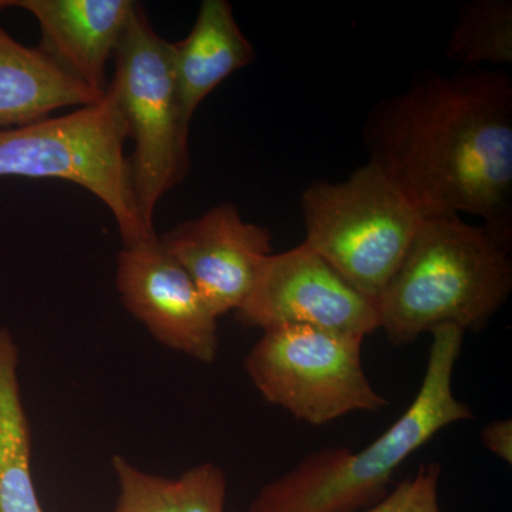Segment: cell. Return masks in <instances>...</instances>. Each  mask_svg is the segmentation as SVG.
<instances>
[{
  "label": "cell",
  "instance_id": "cell-11",
  "mask_svg": "<svg viewBox=\"0 0 512 512\" xmlns=\"http://www.w3.org/2000/svg\"><path fill=\"white\" fill-rule=\"evenodd\" d=\"M133 0H0V9L32 13L39 49L84 86L106 93V69L136 12Z\"/></svg>",
  "mask_w": 512,
  "mask_h": 512
},
{
  "label": "cell",
  "instance_id": "cell-12",
  "mask_svg": "<svg viewBox=\"0 0 512 512\" xmlns=\"http://www.w3.org/2000/svg\"><path fill=\"white\" fill-rule=\"evenodd\" d=\"M178 106L185 126L208 94L255 59L234 9L225 0H204L185 39L171 43Z\"/></svg>",
  "mask_w": 512,
  "mask_h": 512
},
{
  "label": "cell",
  "instance_id": "cell-8",
  "mask_svg": "<svg viewBox=\"0 0 512 512\" xmlns=\"http://www.w3.org/2000/svg\"><path fill=\"white\" fill-rule=\"evenodd\" d=\"M234 313L242 326L262 332L311 326L365 339L379 329L375 301L352 288L305 242L269 255Z\"/></svg>",
  "mask_w": 512,
  "mask_h": 512
},
{
  "label": "cell",
  "instance_id": "cell-2",
  "mask_svg": "<svg viewBox=\"0 0 512 512\" xmlns=\"http://www.w3.org/2000/svg\"><path fill=\"white\" fill-rule=\"evenodd\" d=\"M426 372L406 412L382 436L360 451L322 448L281 477L265 484L248 512H362L389 493L394 474L441 430L473 420L467 403L454 394V367L464 330L443 325L431 330Z\"/></svg>",
  "mask_w": 512,
  "mask_h": 512
},
{
  "label": "cell",
  "instance_id": "cell-1",
  "mask_svg": "<svg viewBox=\"0 0 512 512\" xmlns=\"http://www.w3.org/2000/svg\"><path fill=\"white\" fill-rule=\"evenodd\" d=\"M363 143L421 217L468 214L512 247V79L417 73L370 111Z\"/></svg>",
  "mask_w": 512,
  "mask_h": 512
},
{
  "label": "cell",
  "instance_id": "cell-7",
  "mask_svg": "<svg viewBox=\"0 0 512 512\" xmlns=\"http://www.w3.org/2000/svg\"><path fill=\"white\" fill-rule=\"evenodd\" d=\"M363 340L311 326H278L264 330L249 350L245 372L266 402L311 426L380 412L389 402L366 376Z\"/></svg>",
  "mask_w": 512,
  "mask_h": 512
},
{
  "label": "cell",
  "instance_id": "cell-13",
  "mask_svg": "<svg viewBox=\"0 0 512 512\" xmlns=\"http://www.w3.org/2000/svg\"><path fill=\"white\" fill-rule=\"evenodd\" d=\"M103 96L0 26V130L46 119L64 107L87 106Z\"/></svg>",
  "mask_w": 512,
  "mask_h": 512
},
{
  "label": "cell",
  "instance_id": "cell-6",
  "mask_svg": "<svg viewBox=\"0 0 512 512\" xmlns=\"http://www.w3.org/2000/svg\"><path fill=\"white\" fill-rule=\"evenodd\" d=\"M113 94L134 141L128 157L138 215L154 231L161 198L190 171L188 131L181 119L175 87L171 42L157 35L137 6L114 55Z\"/></svg>",
  "mask_w": 512,
  "mask_h": 512
},
{
  "label": "cell",
  "instance_id": "cell-17",
  "mask_svg": "<svg viewBox=\"0 0 512 512\" xmlns=\"http://www.w3.org/2000/svg\"><path fill=\"white\" fill-rule=\"evenodd\" d=\"M440 478V463L423 464L414 476L397 484L383 500L362 512H441Z\"/></svg>",
  "mask_w": 512,
  "mask_h": 512
},
{
  "label": "cell",
  "instance_id": "cell-14",
  "mask_svg": "<svg viewBox=\"0 0 512 512\" xmlns=\"http://www.w3.org/2000/svg\"><path fill=\"white\" fill-rule=\"evenodd\" d=\"M32 437L19 384V348L0 328V512H45L32 477Z\"/></svg>",
  "mask_w": 512,
  "mask_h": 512
},
{
  "label": "cell",
  "instance_id": "cell-9",
  "mask_svg": "<svg viewBox=\"0 0 512 512\" xmlns=\"http://www.w3.org/2000/svg\"><path fill=\"white\" fill-rule=\"evenodd\" d=\"M116 288L124 308L165 348L204 365L217 360L218 318L158 235L121 249Z\"/></svg>",
  "mask_w": 512,
  "mask_h": 512
},
{
  "label": "cell",
  "instance_id": "cell-15",
  "mask_svg": "<svg viewBox=\"0 0 512 512\" xmlns=\"http://www.w3.org/2000/svg\"><path fill=\"white\" fill-rule=\"evenodd\" d=\"M446 57L463 69L512 63L511 0H474L464 5L448 40Z\"/></svg>",
  "mask_w": 512,
  "mask_h": 512
},
{
  "label": "cell",
  "instance_id": "cell-10",
  "mask_svg": "<svg viewBox=\"0 0 512 512\" xmlns=\"http://www.w3.org/2000/svg\"><path fill=\"white\" fill-rule=\"evenodd\" d=\"M158 238L218 319L237 311L272 254L271 232L242 220L231 202H222Z\"/></svg>",
  "mask_w": 512,
  "mask_h": 512
},
{
  "label": "cell",
  "instance_id": "cell-4",
  "mask_svg": "<svg viewBox=\"0 0 512 512\" xmlns=\"http://www.w3.org/2000/svg\"><path fill=\"white\" fill-rule=\"evenodd\" d=\"M127 138L123 113L106 90L72 113L0 130V178H46L86 188L113 214L124 247H133L157 234L138 215Z\"/></svg>",
  "mask_w": 512,
  "mask_h": 512
},
{
  "label": "cell",
  "instance_id": "cell-19",
  "mask_svg": "<svg viewBox=\"0 0 512 512\" xmlns=\"http://www.w3.org/2000/svg\"><path fill=\"white\" fill-rule=\"evenodd\" d=\"M481 444L493 456L500 458L508 466L512 464V420L490 421L480 433Z\"/></svg>",
  "mask_w": 512,
  "mask_h": 512
},
{
  "label": "cell",
  "instance_id": "cell-18",
  "mask_svg": "<svg viewBox=\"0 0 512 512\" xmlns=\"http://www.w3.org/2000/svg\"><path fill=\"white\" fill-rule=\"evenodd\" d=\"M180 504L178 512H225L227 476L212 461L198 464L178 477Z\"/></svg>",
  "mask_w": 512,
  "mask_h": 512
},
{
  "label": "cell",
  "instance_id": "cell-16",
  "mask_svg": "<svg viewBox=\"0 0 512 512\" xmlns=\"http://www.w3.org/2000/svg\"><path fill=\"white\" fill-rule=\"evenodd\" d=\"M111 468L119 485L113 512H178V478L147 473L120 454L111 458Z\"/></svg>",
  "mask_w": 512,
  "mask_h": 512
},
{
  "label": "cell",
  "instance_id": "cell-5",
  "mask_svg": "<svg viewBox=\"0 0 512 512\" xmlns=\"http://www.w3.org/2000/svg\"><path fill=\"white\" fill-rule=\"evenodd\" d=\"M305 244L375 301L402 264L423 217L369 161L340 183L302 192Z\"/></svg>",
  "mask_w": 512,
  "mask_h": 512
},
{
  "label": "cell",
  "instance_id": "cell-3",
  "mask_svg": "<svg viewBox=\"0 0 512 512\" xmlns=\"http://www.w3.org/2000/svg\"><path fill=\"white\" fill-rule=\"evenodd\" d=\"M511 292L510 247L458 215L423 218L376 299L379 329L397 346L443 325L480 333Z\"/></svg>",
  "mask_w": 512,
  "mask_h": 512
}]
</instances>
